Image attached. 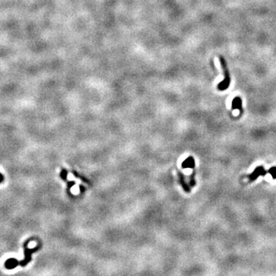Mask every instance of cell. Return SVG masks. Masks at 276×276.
Here are the masks:
<instances>
[{"mask_svg": "<svg viewBox=\"0 0 276 276\" xmlns=\"http://www.w3.org/2000/svg\"><path fill=\"white\" fill-rule=\"evenodd\" d=\"M266 170L264 169L263 167H258L255 169L253 173L249 176V179L250 181H254V180H256L259 176H265L266 174Z\"/></svg>", "mask_w": 276, "mask_h": 276, "instance_id": "obj_3", "label": "cell"}, {"mask_svg": "<svg viewBox=\"0 0 276 276\" xmlns=\"http://www.w3.org/2000/svg\"><path fill=\"white\" fill-rule=\"evenodd\" d=\"M220 61L221 67L222 68V70H223L224 72V80L218 85V89L220 91H224V90H226L229 88V86H230V77L225 59L222 57H220Z\"/></svg>", "mask_w": 276, "mask_h": 276, "instance_id": "obj_1", "label": "cell"}, {"mask_svg": "<svg viewBox=\"0 0 276 276\" xmlns=\"http://www.w3.org/2000/svg\"><path fill=\"white\" fill-rule=\"evenodd\" d=\"M39 249V247H36L34 249H28L26 248V252H25V259L23 261H21L19 262V265H22V266H25L28 264V262H29L31 259V254L33 252H36V250Z\"/></svg>", "mask_w": 276, "mask_h": 276, "instance_id": "obj_2", "label": "cell"}, {"mask_svg": "<svg viewBox=\"0 0 276 276\" xmlns=\"http://www.w3.org/2000/svg\"><path fill=\"white\" fill-rule=\"evenodd\" d=\"M232 109H242V99L239 97H235L232 103Z\"/></svg>", "mask_w": 276, "mask_h": 276, "instance_id": "obj_5", "label": "cell"}, {"mask_svg": "<svg viewBox=\"0 0 276 276\" xmlns=\"http://www.w3.org/2000/svg\"><path fill=\"white\" fill-rule=\"evenodd\" d=\"M194 164H195V163H194V160L193 157H189L188 159H186V160L183 162V167H184V168H190V167L193 168L194 167Z\"/></svg>", "mask_w": 276, "mask_h": 276, "instance_id": "obj_6", "label": "cell"}, {"mask_svg": "<svg viewBox=\"0 0 276 276\" xmlns=\"http://www.w3.org/2000/svg\"><path fill=\"white\" fill-rule=\"evenodd\" d=\"M18 265H19V262L15 259H8V260L6 262V263H5V265H6V267L8 269H14V268H16Z\"/></svg>", "mask_w": 276, "mask_h": 276, "instance_id": "obj_4", "label": "cell"}, {"mask_svg": "<svg viewBox=\"0 0 276 276\" xmlns=\"http://www.w3.org/2000/svg\"><path fill=\"white\" fill-rule=\"evenodd\" d=\"M66 175H67V172L64 170L62 172H61V177H62V178L64 179V180H65V178H66Z\"/></svg>", "mask_w": 276, "mask_h": 276, "instance_id": "obj_8", "label": "cell"}, {"mask_svg": "<svg viewBox=\"0 0 276 276\" xmlns=\"http://www.w3.org/2000/svg\"><path fill=\"white\" fill-rule=\"evenodd\" d=\"M269 173L272 175V178L276 179V167H273L269 169Z\"/></svg>", "mask_w": 276, "mask_h": 276, "instance_id": "obj_7", "label": "cell"}, {"mask_svg": "<svg viewBox=\"0 0 276 276\" xmlns=\"http://www.w3.org/2000/svg\"><path fill=\"white\" fill-rule=\"evenodd\" d=\"M3 180H4V177H3L2 174H1V173H0V183H2Z\"/></svg>", "mask_w": 276, "mask_h": 276, "instance_id": "obj_9", "label": "cell"}]
</instances>
